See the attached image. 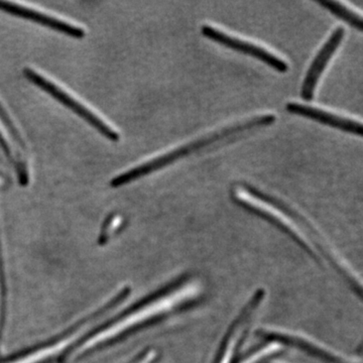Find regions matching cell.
I'll return each mask as SVG.
<instances>
[{"mask_svg": "<svg viewBox=\"0 0 363 363\" xmlns=\"http://www.w3.org/2000/svg\"><path fill=\"white\" fill-rule=\"evenodd\" d=\"M245 188L247 189V192L252 197L257 198L259 201L266 203L269 206L278 210L281 214L285 215L289 220L292 221V224L279 218L277 215L272 214V212L257 206V205H253L250 202L235 197L234 200L238 205L245 207V209L252 211V213L259 215L262 218L267 219L274 225L279 227L281 230L292 236L294 240H297L298 243H300L312 257H316L318 262L333 266L336 271L340 272L344 279L350 281V285L355 288L359 295L362 294V277L359 276V274L354 272V269L346 260L345 257L341 255L337 250L332 247L328 241L322 238L321 234L318 233L316 229L308 220H306L302 215L298 214L286 203L257 190V188L248 185H245Z\"/></svg>", "mask_w": 363, "mask_h": 363, "instance_id": "6da1fadb", "label": "cell"}, {"mask_svg": "<svg viewBox=\"0 0 363 363\" xmlns=\"http://www.w3.org/2000/svg\"><path fill=\"white\" fill-rule=\"evenodd\" d=\"M274 121H276V116L269 114V116L253 117V118L245 121V123L227 126L223 130L216 131V133H211V135L203 136L202 138L188 143V145H184L180 149L169 152L168 154L164 155V156L157 157V159L152 160L149 162H145V164H140V166L136 167V168L130 169V171L125 172V173L116 177L111 182V185L114 188L121 187V186L138 180V179L142 178L143 176L149 175L152 172H156L157 169L169 166V164L176 162L177 160L187 157L189 155L192 154V152H197V150H201L203 147L211 145V143L223 140L227 136L235 135V133H241V131L252 130V128H259V126L269 125V124L274 123Z\"/></svg>", "mask_w": 363, "mask_h": 363, "instance_id": "7a4b0ae2", "label": "cell"}, {"mask_svg": "<svg viewBox=\"0 0 363 363\" xmlns=\"http://www.w3.org/2000/svg\"><path fill=\"white\" fill-rule=\"evenodd\" d=\"M23 74L30 82L38 86V87L42 88L45 92L51 94L55 99L58 100L62 104L70 108L72 111L75 112L77 116L82 117L83 119L92 125L95 130L99 131L102 135L112 142H117L119 140V135L116 130H112L111 126L106 123H104L99 116L94 114V112L88 109L84 105L77 101L75 98L72 97L69 95L66 91L62 89L58 85L54 84L52 81L48 80L44 76L40 75L37 72L33 70V69L26 68L23 70Z\"/></svg>", "mask_w": 363, "mask_h": 363, "instance_id": "3957f363", "label": "cell"}, {"mask_svg": "<svg viewBox=\"0 0 363 363\" xmlns=\"http://www.w3.org/2000/svg\"><path fill=\"white\" fill-rule=\"evenodd\" d=\"M201 32L202 35L207 39L212 40L222 45H225V47L234 50V51L242 52V54H247L248 56L253 57V58L260 60L267 65L272 67L274 70L281 72V73H286L289 70L288 64L285 61L278 58L276 55L272 54L271 52L267 51L259 45L245 42V40L238 39L235 37H231V35L222 32V30H217V28H212L210 26H203Z\"/></svg>", "mask_w": 363, "mask_h": 363, "instance_id": "277c9868", "label": "cell"}, {"mask_svg": "<svg viewBox=\"0 0 363 363\" xmlns=\"http://www.w3.org/2000/svg\"><path fill=\"white\" fill-rule=\"evenodd\" d=\"M264 334L279 344H293L296 347L313 353L314 357H320L328 362L357 363L354 358H350L344 354H340L338 351L331 350L328 346H325L323 343L313 340V338H308L307 335H302V334L292 331L279 330H269L267 333L264 332Z\"/></svg>", "mask_w": 363, "mask_h": 363, "instance_id": "5b68a950", "label": "cell"}, {"mask_svg": "<svg viewBox=\"0 0 363 363\" xmlns=\"http://www.w3.org/2000/svg\"><path fill=\"white\" fill-rule=\"evenodd\" d=\"M344 33H345V30L343 28H336L327 40L326 44L318 52L316 59L313 61L312 65L308 70L307 75H306L302 86V92H301V95H302L305 101H311L313 97H314L315 88H316L318 80L321 77L324 69L326 68L327 64L330 61L338 45L342 42Z\"/></svg>", "mask_w": 363, "mask_h": 363, "instance_id": "8992f818", "label": "cell"}, {"mask_svg": "<svg viewBox=\"0 0 363 363\" xmlns=\"http://www.w3.org/2000/svg\"><path fill=\"white\" fill-rule=\"evenodd\" d=\"M0 11H6V13L13 14V16H20V18H26V20L35 21V23L47 26V28H52V30L65 33L69 37L76 38V39H82L85 37V30L83 28L72 26L71 23H66V21L52 18V16L40 13V11H33V9H28V7L13 4V2L0 0Z\"/></svg>", "mask_w": 363, "mask_h": 363, "instance_id": "52a82bcc", "label": "cell"}, {"mask_svg": "<svg viewBox=\"0 0 363 363\" xmlns=\"http://www.w3.org/2000/svg\"><path fill=\"white\" fill-rule=\"evenodd\" d=\"M286 109L290 113L313 119V121L326 124V125L331 126V128H337V130L346 131V133H352V135H362V123L352 121V119L335 116V114L322 111V109L298 104H288Z\"/></svg>", "mask_w": 363, "mask_h": 363, "instance_id": "ba28073f", "label": "cell"}, {"mask_svg": "<svg viewBox=\"0 0 363 363\" xmlns=\"http://www.w3.org/2000/svg\"><path fill=\"white\" fill-rule=\"evenodd\" d=\"M317 2L320 6H324L325 9H328L334 16L346 21V23H350L351 26L357 28L358 30L362 32L363 26L362 18L359 14L351 11V9L343 6L340 2L333 1V0H317Z\"/></svg>", "mask_w": 363, "mask_h": 363, "instance_id": "9c48e42d", "label": "cell"}, {"mask_svg": "<svg viewBox=\"0 0 363 363\" xmlns=\"http://www.w3.org/2000/svg\"><path fill=\"white\" fill-rule=\"evenodd\" d=\"M238 348L231 344H223L217 357L216 363H235Z\"/></svg>", "mask_w": 363, "mask_h": 363, "instance_id": "30bf717a", "label": "cell"}, {"mask_svg": "<svg viewBox=\"0 0 363 363\" xmlns=\"http://www.w3.org/2000/svg\"><path fill=\"white\" fill-rule=\"evenodd\" d=\"M0 118L2 119V121H4V123L6 124V128H9V131H11V133L13 135L16 142L20 143L21 147H23V149H25V143H23V140H21L20 133H18V131L16 130V128H14L13 121H11L9 114H7L6 111H4V108L2 107L1 104H0Z\"/></svg>", "mask_w": 363, "mask_h": 363, "instance_id": "8fae6325", "label": "cell"}, {"mask_svg": "<svg viewBox=\"0 0 363 363\" xmlns=\"http://www.w3.org/2000/svg\"><path fill=\"white\" fill-rule=\"evenodd\" d=\"M0 145H1L2 149H4V152H6L7 157L11 160V162H14L13 155H11V150L9 149V145H7L6 140H4V135L0 133ZM16 164V162H14Z\"/></svg>", "mask_w": 363, "mask_h": 363, "instance_id": "7c38bea8", "label": "cell"}]
</instances>
